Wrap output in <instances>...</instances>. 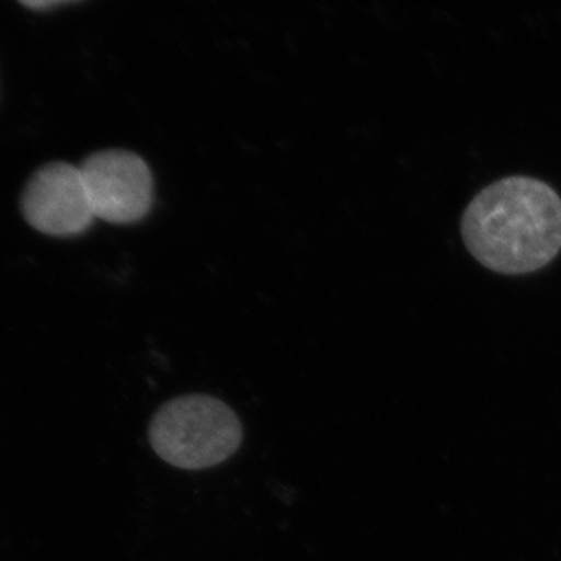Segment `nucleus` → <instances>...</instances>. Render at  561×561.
<instances>
[{"instance_id": "7ed1b4c3", "label": "nucleus", "mask_w": 561, "mask_h": 561, "mask_svg": "<svg viewBox=\"0 0 561 561\" xmlns=\"http://www.w3.org/2000/svg\"><path fill=\"white\" fill-rule=\"evenodd\" d=\"M95 219L130 225L149 214L153 176L147 162L128 150H102L79 165Z\"/></svg>"}, {"instance_id": "f03ea898", "label": "nucleus", "mask_w": 561, "mask_h": 561, "mask_svg": "<svg viewBox=\"0 0 561 561\" xmlns=\"http://www.w3.org/2000/svg\"><path fill=\"white\" fill-rule=\"evenodd\" d=\"M150 445L162 460L183 470L216 467L238 451L242 424L230 405L208 394L165 402L150 423Z\"/></svg>"}, {"instance_id": "20e7f679", "label": "nucleus", "mask_w": 561, "mask_h": 561, "mask_svg": "<svg viewBox=\"0 0 561 561\" xmlns=\"http://www.w3.org/2000/svg\"><path fill=\"white\" fill-rule=\"evenodd\" d=\"M21 213L32 228L54 238L83 234L95 220L80 168L60 161L33 173L22 192Z\"/></svg>"}, {"instance_id": "f257e3e1", "label": "nucleus", "mask_w": 561, "mask_h": 561, "mask_svg": "<svg viewBox=\"0 0 561 561\" xmlns=\"http://www.w3.org/2000/svg\"><path fill=\"white\" fill-rule=\"evenodd\" d=\"M465 247L483 267L501 275H529L561 250V198L531 176H505L483 187L465 209Z\"/></svg>"}, {"instance_id": "39448f33", "label": "nucleus", "mask_w": 561, "mask_h": 561, "mask_svg": "<svg viewBox=\"0 0 561 561\" xmlns=\"http://www.w3.org/2000/svg\"><path fill=\"white\" fill-rule=\"evenodd\" d=\"M25 9L47 10L54 7L62 5V3L73 2V0H18Z\"/></svg>"}]
</instances>
